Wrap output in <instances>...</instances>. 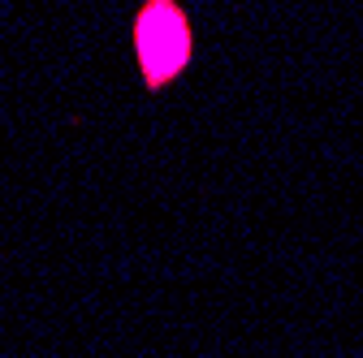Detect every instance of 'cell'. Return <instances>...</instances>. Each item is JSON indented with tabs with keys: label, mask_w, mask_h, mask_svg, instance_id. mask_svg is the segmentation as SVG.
I'll return each instance as SVG.
<instances>
[{
	"label": "cell",
	"mask_w": 363,
	"mask_h": 358,
	"mask_svg": "<svg viewBox=\"0 0 363 358\" xmlns=\"http://www.w3.org/2000/svg\"><path fill=\"white\" fill-rule=\"evenodd\" d=\"M134 57L147 91L177 82L195 57V26L182 0H143L134 13Z\"/></svg>",
	"instance_id": "6da1fadb"
}]
</instances>
